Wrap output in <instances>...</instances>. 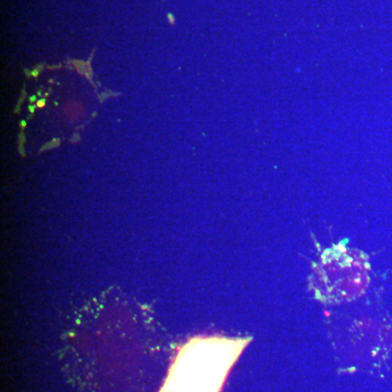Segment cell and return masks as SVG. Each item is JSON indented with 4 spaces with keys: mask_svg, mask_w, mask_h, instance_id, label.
<instances>
[{
    "mask_svg": "<svg viewBox=\"0 0 392 392\" xmlns=\"http://www.w3.org/2000/svg\"><path fill=\"white\" fill-rule=\"evenodd\" d=\"M44 105H45V99H42L40 101L37 103V106H38V107H43Z\"/></svg>",
    "mask_w": 392,
    "mask_h": 392,
    "instance_id": "7a4b0ae2",
    "label": "cell"
},
{
    "mask_svg": "<svg viewBox=\"0 0 392 392\" xmlns=\"http://www.w3.org/2000/svg\"><path fill=\"white\" fill-rule=\"evenodd\" d=\"M34 109H35L34 106H29V111H31V112H34Z\"/></svg>",
    "mask_w": 392,
    "mask_h": 392,
    "instance_id": "277c9868",
    "label": "cell"
},
{
    "mask_svg": "<svg viewBox=\"0 0 392 392\" xmlns=\"http://www.w3.org/2000/svg\"><path fill=\"white\" fill-rule=\"evenodd\" d=\"M29 100H31L32 103H34V101H35V100H36V97H35V96H32V97H31V98H29Z\"/></svg>",
    "mask_w": 392,
    "mask_h": 392,
    "instance_id": "3957f363",
    "label": "cell"
},
{
    "mask_svg": "<svg viewBox=\"0 0 392 392\" xmlns=\"http://www.w3.org/2000/svg\"><path fill=\"white\" fill-rule=\"evenodd\" d=\"M25 124H26V123H25V121L21 122V125H22V126H23V128H24V126H25Z\"/></svg>",
    "mask_w": 392,
    "mask_h": 392,
    "instance_id": "5b68a950",
    "label": "cell"
},
{
    "mask_svg": "<svg viewBox=\"0 0 392 392\" xmlns=\"http://www.w3.org/2000/svg\"><path fill=\"white\" fill-rule=\"evenodd\" d=\"M252 338L195 335L178 346L158 392H221Z\"/></svg>",
    "mask_w": 392,
    "mask_h": 392,
    "instance_id": "6da1fadb",
    "label": "cell"
}]
</instances>
